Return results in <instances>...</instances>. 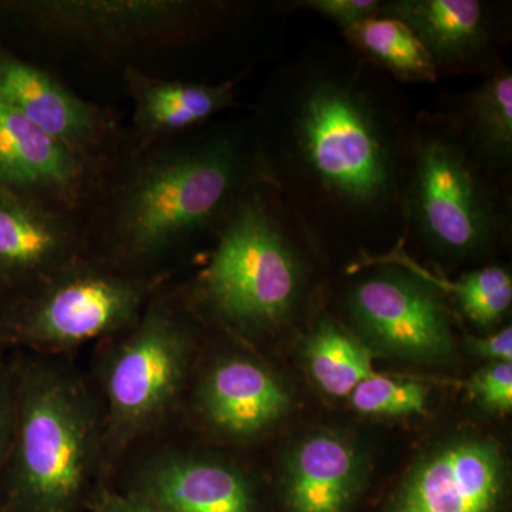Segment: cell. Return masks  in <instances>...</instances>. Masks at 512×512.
<instances>
[{
	"label": "cell",
	"instance_id": "cell-1",
	"mask_svg": "<svg viewBox=\"0 0 512 512\" xmlns=\"http://www.w3.org/2000/svg\"><path fill=\"white\" fill-rule=\"evenodd\" d=\"M275 103L269 185L323 221L372 222L403 202L412 137L377 99L359 67L309 62L289 73Z\"/></svg>",
	"mask_w": 512,
	"mask_h": 512
},
{
	"label": "cell",
	"instance_id": "cell-2",
	"mask_svg": "<svg viewBox=\"0 0 512 512\" xmlns=\"http://www.w3.org/2000/svg\"><path fill=\"white\" fill-rule=\"evenodd\" d=\"M266 181L261 154L237 131H214L141 154L111 200L104 261L151 272V265L224 224L239 198Z\"/></svg>",
	"mask_w": 512,
	"mask_h": 512
},
{
	"label": "cell",
	"instance_id": "cell-3",
	"mask_svg": "<svg viewBox=\"0 0 512 512\" xmlns=\"http://www.w3.org/2000/svg\"><path fill=\"white\" fill-rule=\"evenodd\" d=\"M12 355L16 421L0 512H84L104 483L96 390L67 356Z\"/></svg>",
	"mask_w": 512,
	"mask_h": 512
},
{
	"label": "cell",
	"instance_id": "cell-4",
	"mask_svg": "<svg viewBox=\"0 0 512 512\" xmlns=\"http://www.w3.org/2000/svg\"><path fill=\"white\" fill-rule=\"evenodd\" d=\"M89 377L104 424V481L138 444L173 427L195 372L190 322L163 289L127 330L99 343Z\"/></svg>",
	"mask_w": 512,
	"mask_h": 512
},
{
	"label": "cell",
	"instance_id": "cell-5",
	"mask_svg": "<svg viewBox=\"0 0 512 512\" xmlns=\"http://www.w3.org/2000/svg\"><path fill=\"white\" fill-rule=\"evenodd\" d=\"M268 183L249 188L222 224L195 286L202 308L242 335L278 328L301 298L305 272Z\"/></svg>",
	"mask_w": 512,
	"mask_h": 512
},
{
	"label": "cell",
	"instance_id": "cell-6",
	"mask_svg": "<svg viewBox=\"0 0 512 512\" xmlns=\"http://www.w3.org/2000/svg\"><path fill=\"white\" fill-rule=\"evenodd\" d=\"M164 282L163 274L82 256L13 298L0 326V346L69 357L80 346L130 328Z\"/></svg>",
	"mask_w": 512,
	"mask_h": 512
},
{
	"label": "cell",
	"instance_id": "cell-7",
	"mask_svg": "<svg viewBox=\"0 0 512 512\" xmlns=\"http://www.w3.org/2000/svg\"><path fill=\"white\" fill-rule=\"evenodd\" d=\"M483 171L461 134L444 126L413 134L403 211L433 251L466 258L497 235L501 218Z\"/></svg>",
	"mask_w": 512,
	"mask_h": 512
},
{
	"label": "cell",
	"instance_id": "cell-8",
	"mask_svg": "<svg viewBox=\"0 0 512 512\" xmlns=\"http://www.w3.org/2000/svg\"><path fill=\"white\" fill-rule=\"evenodd\" d=\"M104 483L157 512H264L254 478L235 461L157 434L121 458Z\"/></svg>",
	"mask_w": 512,
	"mask_h": 512
},
{
	"label": "cell",
	"instance_id": "cell-9",
	"mask_svg": "<svg viewBox=\"0 0 512 512\" xmlns=\"http://www.w3.org/2000/svg\"><path fill=\"white\" fill-rule=\"evenodd\" d=\"M208 9L183 0H18L0 2V20L94 49H141L180 39Z\"/></svg>",
	"mask_w": 512,
	"mask_h": 512
},
{
	"label": "cell",
	"instance_id": "cell-10",
	"mask_svg": "<svg viewBox=\"0 0 512 512\" xmlns=\"http://www.w3.org/2000/svg\"><path fill=\"white\" fill-rule=\"evenodd\" d=\"M348 309L360 333L389 355L439 363L453 353L446 305L436 286L416 272L363 279L350 292Z\"/></svg>",
	"mask_w": 512,
	"mask_h": 512
},
{
	"label": "cell",
	"instance_id": "cell-11",
	"mask_svg": "<svg viewBox=\"0 0 512 512\" xmlns=\"http://www.w3.org/2000/svg\"><path fill=\"white\" fill-rule=\"evenodd\" d=\"M507 478L494 440L458 437L410 468L384 512H504Z\"/></svg>",
	"mask_w": 512,
	"mask_h": 512
},
{
	"label": "cell",
	"instance_id": "cell-12",
	"mask_svg": "<svg viewBox=\"0 0 512 512\" xmlns=\"http://www.w3.org/2000/svg\"><path fill=\"white\" fill-rule=\"evenodd\" d=\"M191 406L208 430L231 441H248L275 426L289 407L288 392L258 360L224 355L191 380Z\"/></svg>",
	"mask_w": 512,
	"mask_h": 512
},
{
	"label": "cell",
	"instance_id": "cell-13",
	"mask_svg": "<svg viewBox=\"0 0 512 512\" xmlns=\"http://www.w3.org/2000/svg\"><path fill=\"white\" fill-rule=\"evenodd\" d=\"M0 99L30 123L93 163L113 133L106 111L74 94L45 70L0 46Z\"/></svg>",
	"mask_w": 512,
	"mask_h": 512
},
{
	"label": "cell",
	"instance_id": "cell-14",
	"mask_svg": "<svg viewBox=\"0 0 512 512\" xmlns=\"http://www.w3.org/2000/svg\"><path fill=\"white\" fill-rule=\"evenodd\" d=\"M92 164L0 99V190L49 208L73 204Z\"/></svg>",
	"mask_w": 512,
	"mask_h": 512
},
{
	"label": "cell",
	"instance_id": "cell-15",
	"mask_svg": "<svg viewBox=\"0 0 512 512\" xmlns=\"http://www.w3.org/2000/svg\"><path fill=\"white\" fill-rule=\"evenodd\" d=\"M82 256L83 242L60 212L0 190V285L13 298Z\"/></svg>",
	"mask_w": 512,
	"mask_h": 512
},
{
	"label": "cell",
	"instance_id": "cell-16",
	"mask_svg": "<svg viewBox=\"0 0 512 512\" xmlns=\"http://www.w3.org/2000/svg\"><path fill=\"white\" fill-rule=\"evenodd\" d=\"M379 15L402 20L427 50L437 72L488 69L493 52V16L478 0H394Z\"/></svg>",
	"mask_w": 512,
	"mask_h": 512
},
{
	"label": "cell",
	"instance_id": "cell-17",
	"mask_svg": "<svg viewBox=\"0 0 512 512\" xmlns=\"http://www.w3.org/2000/svg\"><path fill=\"white\" fill-rule=\"evenodd\" d=\"M366 483L359 451L336 434L302 440L286 458L281 484L284 512H349Z\"/></svg>",
	"mask_w": 512,
	"mask_h": 512
},
{
	"label": "cell",
	"instance_id": "cell-18",
	"mask_svg": "<svg viewBox=\"0 0 512 512\" xmlns=\"http://www.w3.org/2000/svg\"><path fill=\"white\" fill-rule=\"evenodd\" d=\"M124 77L133 99L134 127L143 148L200 126L231 107L237 96L234 82L157 79L133 66L126 67Z\"/></svg>",
	"mask_w": 512,
	"mask_h": 512
},
{
	"label": "cell",
	"instance_id": "cell-19",
	"mask_svg": "<svg viewBox=\"0 0 512 512\" xmlns=\"http://www.w3.org/2000/svg\"><path fill=\"white\" fill-rule=\"evenodd\" d=\"M463 141L485 171H505L512 158V76L495 70L470 94L464 107Z\"/></svg>",
	"mask_w": 512,
	"mask_h": 512
},
{
	"label": "cell",
	"instance_id": "cell-20",
	"mask_svg": "<svg viewBox=\"0 0 512 512\" xmlns=\"http://www.w3.org/2000/svg\"><path fill=\"white\" fill-rule=\"evenodd\" d=\"M343 35L363 60L376 63L402 82L433 83L439 77L429 53L402 20L377 15Z\"/></svg>",
	"mask_w": 512,
	"mask_h": 512
},
{
	"label": "cell",
	"instance_id": "cell-21",
	"mask_svg": "<svg viewBox=\"0 0 512 512\" xmlns=\"http://www.w3.org/2000/svg\"><path fill=\"white\" fill-rule=\"evenodd\" d=\"M303 355L313 380L330 396H350L357 384L376 375L366 346L330 320L308 336Z\"/></svg>",
	"mask_w": 512,
	"mask_h": 512
},
{
	"label": "cell",
	"instance_id": "cell-22",
	"mask_svg": "<svg viewBox=\"0 0 512 512\" xmlns=\"http://www.w3.org/2000/svg\"><path fill=\"white\" fill-rule=\"evenodd\" d=\"M417 275L429 281L437 289H446L456 299L461 312L468 320L481 328L497 325L511 308L512 279L510 272L501 266H485L468 272L453 284L416 271Z\"/></svg>",
	"mask_w": 512,
	"mask_h": 512
},
{
	"label": "cell",
	"instance_id": "cell-23",
	"mask_svg": "<svg viewBox=\"0 0 512 512\" xmlns=\"http://www.w3.org/2000/svg\"><path fill=\"white\" fill-rule=\"evenodd\" d=\"M427 397L429 390L424 384L373 375L357 384L350 402L363 414L400 417L423 412Z\"/></svg>",
	"mask_w": 512,
	"mask_h": 512
},
{
	"label": "cell",
	"instance_id": "cell-24",
	"mask_svg": "<svg viewBox=\"0 0 512 512\" xmlns=\"http://www.w3.org/2000/svg\"><path fill=\"white\" fill-rule=\"evenodd\" d=\"M471 396L491 412L505 414L512 409V363L485 366L470 384Z\"/></svg>",
	"mask_w": 512,
	"mask_h": 512
},
{
	"label": "cell",
	"instance_id": "cell-25",
	"mask_svg": "<svg viewBox=\"0 0 512 512\" xmlns=\"http://www.w3.org/2000/svg\"><path fill=\"white\" fill-rule=\"evenodd\" d=\"M16 421V383L12 350L0 348V485L12 450Z\"/></svg>",
	"mask_w": 512,
	"mask_h": 512
},
{
	"label": "cell",
	"instance_id": "cell-26",
	"mask_svg": "<svg viewBox=\"0 0 512 512\" xmlns=\"http://www.w3.org/2000/svg\"><path fill=\"white\" fill-rule=\"evenodd\" d=\"M291 5L293 8L312 10L323 18L332 20L345 32L379 15L382 2L377 0H301Z\"/></svg>",
	"mask_w": 512,
	"mask_h": 512
},
{
	"label": "cell",
	"instance_id": "cell-27",
	"mask_svg": "<svg viewBox=\"0 0 512 512\" xmlns=\"http://www.w3.org/2000/svg\"><path fill=\"white\" fill-rule=\"evenodd\" d=\"M84 512H157L153 507L124 493L119 488L101 483L94 491Z\"/></svg>",
	"mask_w": 512,
	"mask_h": 512
},
{
	"label": "cell",
	"instance_id": "cell-28",
	"mask_svg": "<svg viewBox=\"0 0 512 512\" xmlns=\"http://www.w3.org/2000/svg\"><path fill=\"white\" fill-rule=\"evenodd\" d=\"M468 348L491 363H512V328L508 326L488 338L470 339Z\"/></svg>",
	"mask_w": 512,
	"mask_h": 512
},
{
	"label": "cell",
	"instance_id": "cell-29",
	"mask_svg": "<svg viewBox=\"0 0 512 512\" xmlns=\"http://www.w3.org/2000/svg\"><path fill=\"white\" fill-rule=\"evenodd\" d=\"M12 301V293H10L8 289L3 288V286L0 285V326H2L3 319H5L6 313H8V309ZM0 348H2V346H0Z\"/></svg>",
	"mask_w": 512,
	"mask_h": 512
}]
</instances>
